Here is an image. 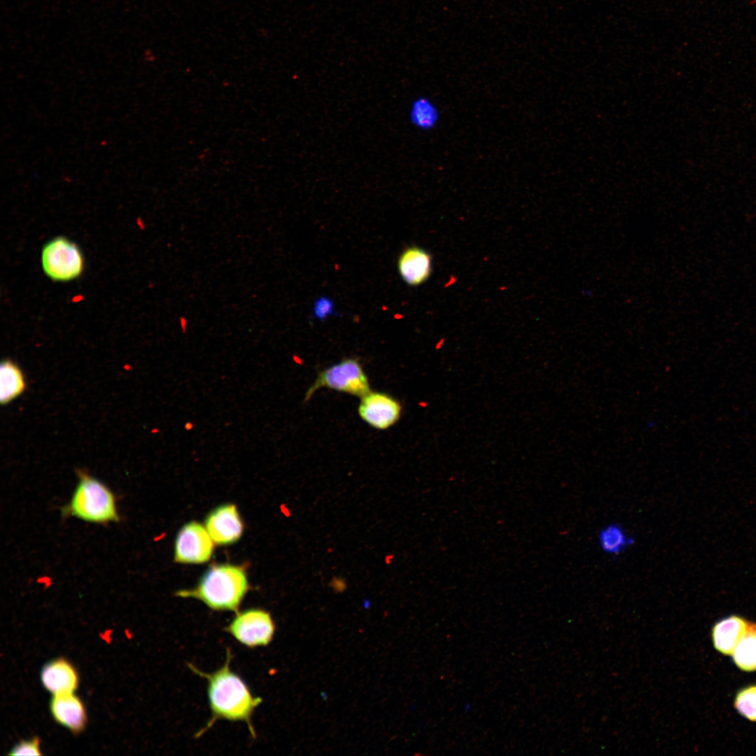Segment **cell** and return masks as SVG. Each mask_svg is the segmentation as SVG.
I'll return each mask as SVG.
<instances>
[{"label": "cell", "instance_id": "1", "mask_svg": "<svg viewBox=\"0 0 756 756\" xmlns=\"http://www.w3.org/2000/svg\"><path fill=\"white\" fill-rule=\"evenodd\" d=\"M232 654L227 650L225 664L213 673H206L191 664L188 667L208 682L207 692L211 718L203 729L197 733L201 736L218 720L244 721L247 724L252 737L256 734L251 722L255 709L262 703V699L255 696L242 678L230 668Z\"/></svg>", "mask_w": 756, "mask_h": 756}, {"label": "cell", "instance_id": "2", "mask_svg": "<svg viewBox=\"0 0 756 756\" xmlns=\"http://www.w3.org/2000/svg\"><path fill=\"white\" fill-rule=\"evenodd\" d=\"M248 590L245 570L222 564L210 566L195 587L180 590L176 595L198 599L214 610L237 612Z\"/></svg>", "mask_w": 756, "mask_h": 756}, {"label": "cell", "instance_id": "3", "mask_svg": "<svg viewBox=\"0 0 756 756\" xmlns=\"http://www.w3.org/2000/svg\"><path fill=\"white\" fill-rule=\"evenodd\" d=\"M78 482L62 515L97 524L117 523L120 516L114 493L102 481L83 470L76 471Z\"/></svg>", "mask_w": 756, "mask_h": 756}, {"label": "cell", "instance_id": "4", "mask_svg": "<svg viewBox=\"0 0 756 756\" xmlns=\"http://www.w3.org/2000/svg\"><path fill=\"white\" fill-rule=\"evenodd\" d=\"M321 388L363 397L370 391V384L360 363L354 358H344L320 371L305 393L304 401Z\"/></svg>", "mask_w": 756, "mask_h": 756}, {"label": "cell", "instance_id": "5", "mask_svg": "<svg viewBox=\"0 0 756 756\" xmlns=\"http://www.w3.org/2000/svg\"><path fill=\"white\" fill-rule=\"evenodd\" d=\"M43 270L50 279L69 281L78 278L83 271L84 260L78 246L64 237H55L43 246L41 252Z\"/></svg>", "mask_w": 756, "mask_h": 756}, {"label": "cell", "instance_id": "6", "mask_svg": "<svg viewBox=\"0 0 756 756\" xmlns=\"http://www.w3.org/2000/svg\"><path fill=\"white\" fill-rule=\"evenodd\" d=\"M224 629L241 644L253 648L270 644L276 626L270 612L251 608L237 613Z\"/></svg>", "mask_w": 756, "mask_h": 756}, {"label": "cell", "instance_id": "7", "mask_svg": "<svg viewBox=\"0 0 756 756\" xmlns=\"http://www.w3.org/2000/svg\"><path fill=\"white\" fill-rule=\"evenodd\" d=\"M214 542L206 528L197 522L185 524L175 540L174 560L181 564H203L213 554Z\"/></svg>", "mask_w": 756, "mask_h": 756}, {"label": "cell", "instance_id": "8", "mask_svg": "<svg viewBox=\"0 0 756 756\" xmlns=\"http://www.w3.org/2000/svg\"><path fill=\"white\" fill-rule=\"evenodd\" d=\"M358 411L360 417L368 425L378 430H386L399 420L402 406L389 394L370 390L361 397Z\"/></svg>", "mask_w": 756, "mask_h": 756}, {"label": "cell", "instance_id": "9", "mask_svg": "<svg viewBox=\"0 0 756 756\" xmlns=\"http://www.w3.org/2000/svg\"><path fill=\"white\" fill-rule=\"evenodd\" d=\"M205 528L214 543L226 545L234 543L241 538L244 526L236 505L227 503L209 513Z\"/></svg>", "mask_w": 756, "mask_h": 756}, {"label": "cell", "instance_id": "10", "mask_svg": "<svg viewBox=\"0 0 756 756\" xmlns=\"http://www.w3.org/2000/svg\"><path fill=\"white\" fill-rule=\"evenodd\" d=\"M54 719L74 733L80 732L86 723V713L81 701L72 693L54 695L50 701Z\"/></svg>", "mask_w": 756, "mask_h": 756}, {"label": "cell", "instance_id": "11", "mask_svg": "<svg viewBox=\"0 0 756 756\" xmlns=\"http://www.w3.org/2000/svg\"><path fill=\"white\" fill-rule=\"evenodd\" d=\"M43 686L52 694L72 693L78 687V675L71 664L64 659L46 664L41 670Z\"/></svg>", "mask_w": 756, "mask_h": 756}, {"label": "cell", "instance_id": "12", "mask_svg": "<svg viewBox=\"0 0 756 756\" xmlns=\"http://www.w3.org/2000/svg\"><path fill=\"white\" fill-rule=\"evenodd\" d=\"M398 270L402 279L410 286H418L430 276L432 258L424 249L412 246L407 248L398 260Z\"/></svg>", "mask_w": 756, "mask_h": 756}, {"label": "cell", "instance_id": "13", "mask_svg": "<svg viewBox=\"0 0 756 756\" xmlns=\"http://www.w3.org/2000/svg\"><path fill=\"white\" fill-rule=\"evenodd\" d=\"M750 623L732 615L717 623L713 629L714 646L720 652L732 654L736 645L748 631Z\"/></svg>", "mask_w": 756, "mask_h": 756}, {"label": "cell", "instance_id": "14", "mask_svg": "<svg viewBox=\"0 0 756 756\" xmlns=\"http://www.w3.org/2000/svg\"><path fill=\"white\" fill-rule=\"evenodd\" d=\"M408 118L416 129L428 132L433 130L439 123L440 113L437 105L426 96L414 98L410 106Z\"/></svg>", "mask_w": 756, "mask_h": 756}, {"label": "cell", "instance_id": "15", "mask_svg": "<svg viewBox=\"0 0 756 756\" xmlns=\"http://www.w3.org/2000/svg\"><path fill=\"white\" fill-rule=\"evenodd\" d=\"M26 387L24 374L13 361L6 359L0 368V400L6 405L20 396Z\"/></svg>", "mask_w": 756, "mask_h": 756}, {"label": "cell", "instance_id": "16", "mask_svg": "<svg viewBox=\"0 0 756 756\" xmlns=\"http://www.w3.org/2000/svg\"><path fill=\"white\" fill-rule=\"evenodd\" d=\"M598 538L601 549L610 555L621 554L634 543L633 539L617 524H610L604 526L600 531Z\"/></svg>", "mask_w": 756, "mask_h": 756}, {"label": "cell", "instance_id": "17", "mask_svg": "<svg viewBox=\"0 0 756 756\" xmlns=\"http://www.w3.org/2000/svg\"><path fill=\"white\" fill-rule=\"evenodd\" d=\"M732 654L734 662L743 671H752L756 668V624L750 623L747 633Z\"/></svg>", "mask_w": 756, "mask_h": 756}, {"label": "cell", "instance_id": "18", "mask_svg": "<svg viewBox=\"0 0 756 756\" xmlns=\"http://www.w3.org/2000/svg\"><path fill=\"white\" fill-rule=\"evenodd\" d=\"M734 705L742 715L756 721V685L741 690L736 695Z\"/></svg>", "mask_w": 756, "mask_h": 756}, {"label": "cell", "instance_id": "19", "mask_svg": "<svg viewBox=\"0 0 756 756\" xmlns=\"http://www.w3.org/2000/svg\"><path fill=\"white\" fill-rule=\"evenodd\" d=\"M10 755H41L39 749V740L34 738L28 741H22L15 745L10 752Z\"/></svg>", "mask_w": 756, "mask_h": 756}, {"label": "cell", "instance_id": "20", "mask_svg": "<svg viewBox=\"0 0 756 756\" xmlns=\"http://www.w3.org/2000/svg\"><path fill=\"white\" fill-rule=\"evenodd\" d=\"M333 313V303L329 298L321 297L315 302L314 314L317 318L324 319Z\"/></svg>", "mask_w": 756, "mask_h": 756}, {"label": "cell", "instance_id": "21", "mask_svg": "<svg viewBox=\"0 0 756 756\" xmlns=\"http://www.w3.org/2000/svg\"><path fill=\"white\" fill-rule=\"evenodd\" d=\"M179 326L183 334H186L188 329V323L186 316H181L178 318Z\"/></svg>", "mask_w": 756, "mask_h": 756}, {"label": "cell", "instance_id": "22", "mask_svg": "<svg viewBox=\"0 0 756 756\" xmlns=\"http://www.w3.org/2000/svg\"><path fill=\"white\" fill-rule=\"evenodd\" d=\"M195 427L194 424L192 421H187L184 424V429L187 431L192 430Z\"/></svg>", "mask_w": 756, "mask_h": 756}]
</instances>
